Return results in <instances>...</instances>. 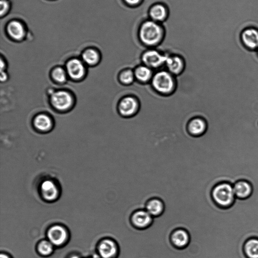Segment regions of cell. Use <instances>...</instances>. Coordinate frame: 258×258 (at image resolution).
Masks as SVG:
<instances>
[{
	"instance_id": "cell-29",
	"label": "cell",
	"mask_w": 258,
	"mask_h": 258,
	"mask_svg": "<svg viewBox=\"0 0 258 258\" xmlns=\"http://www.w3.org/2000/svg\"><path fill=\"white\" fill-rule=\"evenodd\" d=\"M7 79V75L6 73L1 72V80L2 81H5Z\"/></svg>"
},
{
	"instance_id": "cell-32",
	"label": "cell",
	"mask_w": 258,
	"mask_h": 258,
	"mask_svg": "<svg viewBox=\"0 0 258 258\" xmlns=\"http://www.w3.org/2000/svg\"><path fill=\"white\" fill-rule=\"evenodd\" d=\"M92 258H98V257H93Z\"/></svg>"
},
{
	"instance_id": "cell-15",
	"label": "cell",
	"mask_w": 258,
	"mask_h": 258,
	"mask_svg": "<svg viewBox=\"0 0 258 258\" xmlns=\"http://www.w3.org/2000/svg\"><path fill=\"white\" fill-rule=\"evenodd\" d=\"M234 194L236 198L245 200L252 195L253 188L252 184L248 181L242 180L233 185Z\"/></svg>"
},
{
	"instance_id": "cell-13",
	"label": "cell",
	"mask_w": 258,
	"mask_h": 258,
	"mask_svg": "<svg viewBox=\"0 0 258 258\" xmlns=\"http://www.w3.org/2000/svg\"><path fill=\"white\" fill-rule=\"evenodd\" d=\"M171 241L176 248L180 249H184L190 243L189 233L183 228L176 229L172 234Z\"/></svg>"
},
{
	"instance_id": "cell-26",
	"label": "cell",
	"mask_w": 258,
	"mask_h": 258,
	"mask_svg": "<svg viewBox=\"0 0 258 258\" xmlns=\"http://www.w3.org/2000/svg\"><path fill=\"white\" fill-rule=\"evenodd\" d=\"M53 77L55 81L60 83L65 82L67 80V74L65 70L61 68H56L53 73Z\"/></svg>"
},
{
	"instance_id": "cell-2",
	"label": "cell",
	"mask_w": 258,
	"mask_h": 258,
	"mask_svg": "<svg viewBox=\"0 0 258 258\" xmlns=\"http://www.w3.org/2000/svg\"><path fill=\"white\" fill-rule=\"evenodd\" d=\"M150 85L152 90L157 95L163 97L173 95L177 88L176 76L167 70H158L154 74Z\"/></svg>"
},
{
	"instance_id": "cell-25",
	"label": "cell",
	"mask_w": 258,
	"mask_h": 258,
	"mask_svg": "<svg viewBox=\"0 0 258 258\" xmlns=\"http://www.w3.org/2000/svg\"><path fill=\"white\" fill-rule=\"evenodd\" d=\"M53 245L50 242L42 241L38 245V251L41 255L48 256L51 255L53 251Z\"/></svg>"
},
{
	"instance_id": "cell-27",
	"label": "cell",
	"mask_w": 258,
	"mask_h": 258,
	"mask_svg": "<svg viewBox=\"0 0 258 258\" xmlns=\"http://www.w3.org/2000/svg\"><path fill=\"white\" fill-rule=\"evenodd\" d=\"M126 5L130 7H137L142 5L144 0H123Z\"/></svg>"
},
{
	"instance_id": "cell-5",
	"label": "cell",
	"mask_w": 258,
	"mask_h": 258,
	"mask_svg": "<svg viewBox=\"0 0 258 258\" xmlns=\"http://www.w3.org/2000/svg\"><path fill=\"white\" fill-rule=\"evenodd\" d=\"M168 55L155 48H149L142 54L141 61L142 64L152 70H157L165 66Z\"/></svg>"
},
{
	"instance_id": "cell-14",
	"label": "cell",
	"mask_w": 258,
	"mask_h": 258,
	"mask_svg": "<svg viewBox=\"0 0 258 258\" xmlns=\"http://www.w3.org/2000/svg\"><path fill=\"white\" fill-rule=\"evenodd\" d=\"M48 237L50 242L53 245L61 246L66 241L68 233L65 228L63 226L55 225L49 229Z\"/></svg>"
},
{
	"instance_id": "cell-24",
	"label": "cell",
	"mask_w": 258,
	"mask_h": 258,
	"mask_svg": "<svg viewBox=\"0 0 258 258\" xmlns=\"http://www.w3.org/2000/svg\"><path fill=\"white\" fill-rule=\"evenodd\" d=\"M82 58L85 63L89 65L96 64L100 59L99 53L95 50L89 49L84 52Z\"/></svg>"
},
{
	"instance_id": "cell-16",
	"label": "cell",
	"mask_w": 258,
	"mask_h": 258,
	"mask_svg": "<svg viewBox=\"0 0 258 258\" xmlns=\"http://www.w3.org/2000/svg\"><path fill=\"white\" fill-rule=\"evenodd\" d=\"M67 71L70 77L75 80L82 78L85 74L84 65L80 60L76 59L70 60L67 63Z\"/></svg>"
},
{
	"instance_id": "cell-21",
	"label": "cell",
	"mask_w": 258,
	"mask_h": 258,
	"mask_svg": "<svg viewBox=\"0 0 258 258\" xmlns=\"http://www.w3.org/2000/svg\"><path fill=\"white\" fill-rule=\"evenodd\" d=\"M9 35L16 40H21L24 37L26 32L24 27L17 21L11 22L8 26Z\"/></svg>"
},
{
	"instance_id": "cell-11",
	"label": "cell",
	"mask_w": 258,
	"mask_h": 258,
	"mask_svg": "<svg viewBox=\"0 0 258 258\" xmlns=\"http://www.w3.org/2000/svg\"><path fill=\"white\" fill-rule=\"evenodd\" d=\"M153 217L146 209L136 211L131 217L133 225L138 229L148 228L152 223Z\"/></svg>"
},
{
	"instance_id": "cell-30",
	"label": "cell",
	"mask_w": 258,
	"mask_h": 258,
	"mask_svg": "<svg viewBox=\"0 0 258 258\" xmlns=\"http://www.w3.org/2000/svg\"><path fill=\"white\" fill-rule=\"evenodd\" d=\"M0 258H10V257L5 254H1Z\"/></svg>"
},
{
	"instance_id": "cell-31",
	"label": "cell",
	"mask_w": 258,
	"mask_h": 258,
	"mask_svg": "<svg viewBox=\"0 0 258 258\" xmlns=\"http://www.w3.org/2000/svg\"><path fill=\"white\" fill-rule=\"evenodd\" d=\"M70 258H80L76 255H74V256H73L72 257H70Z\"/></svg>"
},
{
	"instance_id": "cell-20",
	"label": "cell",
	"mask_w": 258,
	"mask_h": 258,
	"mask_svg": "<svg viewBox=\"0 0 258 258\" xmlns=\"http://www.w3.org/2000/svg\"><path fill=\"white\" fill-rule=\"evenodd\" d=\"M243 251L246 258H258V238H251L247 240Z\"/></svg>"
},
{
	"instance_id": "cell-10",
	"label": "cell",
	"mask_w": 258,
	"mask_h": 258,
	"mask_svg": "<svg viewBox=\"0 0 258 258\" xmlns=\"http://www.w3.org/2000/svg\"><path fill=\"white\" fill-rule=\"evenodd\" d=\"M169 14L168 6L160 2L153 4L148 10L149 19L161 24L168 19Z\"/></svg>"
},
{
	"instance_id": "cell-28",
	"label": "cell",
	"mask_w": 258,
	"mask_h": 258,
	"mask_svg": "<svg viewBox=\"0 0 258 258\" xmlns=\"http://www.w3.org/2000/svg\"><path fill=\"white\" fill-rule=\"evenodd\" d=\"M9 4L6 0H1V15L2 16L8 11Z\"/></svg>"
},
{
	"instance_id": "cell-1",
	"label": "cell",
	"mask_w": 258,
	"mask_h": 258,
	"mask_svg": "<svg viewBox=\"0 0 258 258\" xmlns=\"http://www.w3.org/2000/svg\"><path fill=\"white\" fill-rule=\"evenodd\" d=\"M165 29L161 23L150 19L142 23L138 30V37L142 44L148 48H155L165 39Z\"/></svg>"
},
{
	"instance_id": "cell-9",
	"label": "cell",
	"mask_w": 258,
	"mask_h": 258,
	"mask_svg": "<svg viewBox=\"0 0 258 258\" xmlns=\"http://www.w3.org/2000/svg\"><path fill=\"white\" fill-rule=\"evenodd\" d=\"M167 71L175 76L183 74L185 69V62L180 55H168L165 66Z\"/></svg>"
},
{
	"instance_id": "cell-6",
	"label": "cell",
	"mask_w": 258,
	"mask_h": 258,
	"mask_svg": "<svg viewBox=\"0 0 258 258\" xmlns=\"http://www.w3.org/2000/svg\"><path fill=\"white\" fill-rule=\"evenodd\" d=\"M208 124L204 117L196 116L191 118L186 125L187 133L194 138H200L206 134Z\"/></svg>"
},
{
	"instance_id": "cell-7",
	"label": "cell",
	"mask_w": 258,
	"mask_h": 258,
	"mask_svg": "<svg viewBox=\"0 0 258 258\" xmlns=\"http://www.w3.org/2000/svg\"><path fill=\"white\" fill-rule=\"evenodd\" d=\"M51 102L54 107L59 111H66L73 105V97L68 92L61 90L52 93Z\"/></svg>"
},
{
	"instance_id": "cell-18",
	"label": "cell",
	"mask_w": 258,
	"mask_h": 258,
	"mask_svg": "<svg viewBox=\"0 0 258 258\" xmlns=\"http://www.w3.org/2000/svg\"><path fill=\"white\" fill-rule=\"evenodd\" d=\"M242 39L247 48L250 50L258 49V31L254 29H248L242 34Z\"/></svg>"
},
{
	"instance_id": "cell-17",
	"label": "cell",
	"mask_w": 258,
	"mask_h": 258,
	"mask_svg": "<svg viewBox=\"0 0 258 258\" xmlns=\"http://www.w3.org/2000/svg\"><path fill=\"white\" fill-rule=\"evenodd\" d=\"M41 193L43 198L48 201L56 200L59 195V191L56 184L52 181L46 180L41 185Z\"/></svg>"
},
{
	"instance_id": "cell-22",
	"label": "cell",
	"mask_w": 258,
	"mask_h": 258,
	"mask_svg": "<svg viewBox=\"0 0 258 258\" xmlns=\"http://www.w3.org/2000/svg\"><path fill=\"white\" fill-rule=\"evenodd\" d=\"M36 128L40 131H46L50 130L52 127V122L48 115L40 114L36 116L34 121Z\"/></svg>"
},
{
	"instance_id": "cell-4",
	"label": "cell",
	"mask_w": 258,
	"mask_h": 258,
	"mask_svg": "<svg viewBox=\"0 0 258 258\" xmlns=\"http://www.w3.org/2000/svg\"><path fill=\"white\" fill-rule=\"evenodd\" d=\"M141 103L133 95H127L121 99L118 105V111L123 118H133L139 112Z\"/></svg>"
},
{
	"instance_id": "cell-19",
	"label": "cell",
	"mask_w": 258,
	"mask_h": 258,
	"mask_svg": "<svg viewBox=\"0 0 258 258\" xmlns=\"http://www.w3.org/2000/svg\"><path fill=\"white\" fill-rule=\"evenodd\" d=\"M146 210L153 218L158 217L160 216L165 210V204L160 199L153 198L147 202Z\"/></svg>"
},
{
	"instance_id": "cell-23",
	"label": "cell",
	"mask_w": 258,
	"mask_h": 258,
	"mask_svg": "<svg viewBox=\"0 0 258 258\" xmlns=\"http://www.w3.org/2000/svg\"><path fill=\"white\" fill-rule=\"evenodd\" d=\"M118 79L124 86L132 85L136 81L134 70L129 68L122 70L119 75Z\"/></svg>"
},
{
	"instance_id": "cell-3",
	"label": "cell",
	"mask_w": 258,
	"mask_h": 258,
	"mask_svg": "<svg viewBox=\"0 0 258 258\" xmlns=\"http://www.w3.org/2000/svg\"><path fill=\"white\" fill-rule=\"evenodd\" d=\"M215 203L220 208L231 207L236 200L233 184L228 182H222L217 184L212 193Z\"/></svg>"
},
{
	"instance_id": "cell-8",
	"label": "cell",
	"mask_w": 258,
	"mask_h": 258,
	"mask_svg": "<svg viewBox=\"0 0 258 258\" xmlns=\"http://www.w3.org/2000/svg\"><path fill=\"white\" fill-rule=\"evenodd\" d=\"M98 251L102 258H116L119 255V247L114 240L107 238L99 244Z\"/></svg>"
},
{
	"instance_id": "cell-12",
	"label": "cell",
	"mask_w": 258,
	"mask_h": 258,
	"mask_svg": "<svg viewBox=\"0 0 258 258\" xmlns=\"http://www.w3.org/2000/svg\"><path fill=\"white\" fill-rule=\"evenodd\" d=\"M133 70L136 81L139 84L150 83L154 74L153 70L143 64L137 65Z\"/></svg>"
}]
</instances>
